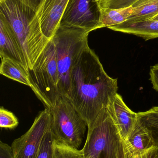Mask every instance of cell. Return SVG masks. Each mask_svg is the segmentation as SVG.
Here are the masks:
<instances>
[{
  "instance_id": "obj_7",
  "label": "cell",
  "mask_w": 158,
  "mask_h": 158,
  "mask_svg": "<svg viewBox=\"0 0 158 158\" xmlns=\"http://www.w3.org/2000/svg\"><path fill=\"white\" fill-rule=\"evenodd\" d=\"M97 0H69L59 27L81 29L90 32L101 28Z\"/></svg>"
},
{
  "instance_id": "obj_15",
  "label": "cell",
  "mask_w": 158,
  "mask_h": 158,
  "mask_svg": "<svg viewBox=\"0 0 158 158\" xmlns=\"http://www.w3.org/2000/svg\"><path fill=\"white\" fill-rule=\"evenodd\" d=\"M132 6L133 12L126 21L128 22L151 20L158 15V0H138Z\"/></svg>"
},
{
  "instance_id": "obj_26",
  "label": "cell",
  "mask_w": 158,
  "mask_h": 158,
  "mask_svg": "<svg viewBox=\"0 0 158 158\" xmlns=\"http://www.w3.org/2000/svg\"><path fill=\"white\" fill-rule=\"evenodd\" d=\"M150 20H158V15L153 18Z\"/></svg>"
},
{
  "instance_id": "obj_22",
  "label": "cell",
  "mask_w": 158,
  "mask_h": 158,
  "mask_svg": "<svg viewBox=\"0 0 158 158\" xmlns=\"http://www.w3.org/2000/svg\"><path fill=\"white\" fill-rule=\"evenodd\" d=\"M124 158H158V146L134 155H125Z\"/></svg>"
},
{
  "instance_id": "obj_1",
  "label": "cell",
  "mask_w": 158,
  "mask_h": 158,
  "mask_svg": "<svg viewBox=\"0 0 158 158\" xmlns=\"http://www.w3.org/2000/svg\"><path fill=\"white\" fill-rule=\"evenodd\" d=\"M117 90V79L107 74L98 56L88 45L73 67L66 97L86 122L87 127L102 110L109 106Z\"/></svg>"
},
{
  "instance_id": "obj_27",
  "label": "cell",
  "mask_w": 158,
  "mask_h": 158,
  "mask_svg": "<svg viewBox=\"0 0 158 158\" xmlns=\"http://www.w3.org/2000/svg\"><path fill=\"white\" fill-rule=\"evenodd\" d=\"M97 1H98V2H101V1H103V0H97Z\"/></svg>"
},
{
  "instance_id": "obj_5",
  "label": "cell",
  "mask_w": 158,
  "mask_h": 158,
  "mask_svg": "<svg viewBox=\"0 0 158 158\" xmlns=\"http://www.w3.org/2000/svg\"><path fill=\"white\" fill-rule=\"evenodd\" d=\"M31 88L39 100L50 110L61 95L55 47L52 40L29 70Z\"/></svg>"
},
{
  "instance_id": "obj_3",
  "label": "cell",
  "mask_w": 158,
  "mask_h": 158,
  "mask_svg": "<svg viewBox=\"0 0 158 158\" xmlns=\"http://www.w3.org/2000/svg\"><path fill=\"white\" fill-rule=\"evenodd\" d=\"M123 141L109 110L104 108L88 127L84 158H124Z\"/></svg>"
},
{
  "instance_id": "obj_19",
  "label": "cell",
  "mask_w": 158,
  "mask_h": 158,
  "mask_svg": "<svg viewBox=\"0 0 158 158\" xmlns=\"http://www.w3.org/2000/svg\"><path fill=\"white\" fill-rule=\"evenodd\" d=\"M55 138L51 127L45 135L36 158H53Z\"/></svg>"
},
{
  "instance_id": "obj_23",
  "label": "cell",
  "mask_w": 158,
  "mask_h": 158,
  "mask_svg": "<svg viewBox=\"0 0 158 158\" xmlns=\"http://www.w3.org/2000/svg\"><path fill=\"white\" fill-rule=\"evenodd\" d=\"M22 3L38 13L41 10L45 0H18Z\"/></svg>"
},
{
  "instance_id": "obj_13",
  "label": "cell",
  "mask_w": 158,
  "mask_h": 158,
  "mask_svg": "<svg viewBox=\"0 0 158 158\" xmlns=\"http://www.w3.org/2000/svg\"><path fill=\"white\" fill-rule=\"evenodd\" d=\"M114 31L132 34L148 40L158 38V20H145L137 22L125 21L109 27Z\"/></svg>"
},
{
  "instance_id": "obj_6",
  "label": "cell",
  "mask_w": 158,
  "mask_h": 158,
  "mask_svg": "<svg viewBox=\"0 0 158 158\" xmlns=\"http://www.w3.org/2000/svg\"><path fill=\"white\" fill-rule=\"evenodd\" d=\"M50 110L55 139L79 149L85 136L86 122L66 97L61 96Z\"/></svg>"
},
{
  "instance_id": "obj_4",
  "label": "cell",
  "mask_w": 158,
  "mask_h": 158,
  "mask_svg": "<svg viewBox=\"0 0 158 158\" xmlns=\"http://www.w3.org/2000/svg\"><path fill=\"white\" fill-rule=\"evenodd\" d=\"M90 32L81 29L59 27L52 39L55 47L60 95L66 97L73 67L88 46Z\"/></svg>"
},
{
  "instance_id": "obj_8",
  "label": "cell",
  "mask_w": 158,
  "mask_h": 158,
  "mask_svg": "<svg viewBox=\"0 0 158 158\" xmlns=\"http://www.w3.org/2000/svg\"><path fill=\"white\" fill-rule=\"evenodd\" d=\"M51 124V112L46 108L39 113L27 132L13 141L11 148L14 158H36Z\"/></svg>"
},
{
  "instance_id": "obj_11",
  "label": "cell",
  "mask_w": 158,
  "mask_h": 158,
  "mask_svg": "<svg viewBox=\"0 0 158 158\" xmlns=\"http://www.w3.org/2000/svg\"><path fill=\"white\" fill-rule=\"evenodd\" d=\"M108 107L124 142L137 122V113L132 111L118 94Z\"/></svg>"
},
{
  "instance_id": "obj_2",
  "label": "cell",
  "mask_w": 158,
  "mask_h": 158,
  "mask_svg": "<svg viewBox=\"0 0 158 158\" xmlns=\"http://www.w3.org/2000/svg\"><path fill=\"white\" fill-rule=\"evenodd\" d=\"M0 14L14 31L31 70L50 40L43 33L38 13L18 0H0Z\"/></svg>"
},
{
  "instance_id": "obj_9",
  "label": "cell",
  "mask_w": 158,
  "mask_h": 158,
  "mask_svg": "<svg viewBox=\"0 0 158 158\" xmlns=\"http://www.w3.org/2000/svg\"><path fill=\"white\" fill-rule=\"evenodd\" d=\"M69 0H45L38 12L41 28L48 40L53 37L60 26V22Z\"/></svg>"
},
{
  "instance_id": "obj_16",
  "label": "cell",
  "mask_w": 158,
  "mask_h": 158,
  "mask_svg": "<svg viewBox=\"0 0 158 158\" xmlns=\"http://www.w3.org/2000/svg\"><path fill=\"white\" fill-rule=\"evenodd\" d=\"M100 7V22L103 28H109L125 22L133 12L132 6L120 9Z\"/></svg>"
},
{
  "instance_id": "obj_18",
  "label": "cell",
  "mask_w": 158,
  "mask_h": 158,
  "mask_svg": "<svg viewBox=\"0 0 158 158\" xmlns=\"http://www.w3.org/2000/svg\"><path fill=\"white\" fill-rule=\"evenodd\" d=\"M53 158H84L82 150L73 148L55 139Z\"/></svg>"
},
{
  "instance_id": "obj_25",
  "label": "cell",
  "mask_w": 158,
  "mask_h": 158,
  "mask_svg": "<svg viewBox=\"0 0 158 158\" xmlns=\"http://www.w3.org/2000/svg\"><path fill=\"white\" fill-rule=\"evenodd\" d=\"M150 76L153 88L158 92V64L151 67Z\"/></svg>"
},
{
  "instance_id": "obj_17",
  "label": "cell",
  "mask_w": 158,
  "mask_h": 158,
  "mask_svg": "<svg viewBox=\"0 0 158 158\" xmlns=\"http://www.w3.org/2000/svg\"><path fill=\"white\" fill-rule=\"evenodd\" d=\"M138 118L147 128L156 146H158V106L137 113Z\"/></svg>"
},
{
  "instance_id": "obj_24",
  "label": "cell",
  "mask_w": 158,
  "mask_h": 158,
  "mask_svg": "<svg viewBox=\"0 0 158 158\" xmlns=\"http://www.w3.org/2000/svg\"><path fill=\"white\" fill-rule=\"evenodd\" d=\"M0 158H14L11 146L2 141L0 142Z\"/></svg>"
},
{
  "instance_id": "obj_10",
  "label": "cell",
  "mask_w": 158,
  "mask_h": 158,
  "mask_svg": "<svg viewBox=\"0 0 158 158\" xmlns=\"http://www.w3.org/2000/svg\"><path fill=\"white\" fill-rule=\"evenodd\" d=\"M0 57H6L19 63L29 71L20 44L5 18L0 14Z\"/></svg>"
},
{
  "instance_id": "obj_20",
  "label": "cell",
  "mask_w": 158,
  "mask_h": 158,
  "mask_svg": "<svg viewBox=\"0 0 158 158\" xmlns=\"http://www.w3.org/2000/svg\"><path fill=\"white\" fill-rule=\"evenodd\" d=\"M18 120L11 111L1 107L0 108V127L5 129H14L17 127Z\"/></svg>"
},
{
  "instance_id": "obj_21",
  "label": "cell",
  "mask_w": 158,
  "mask_h": 158,
  "mask_svg": "<svg viewBox=\"0 0 158 158\" xmlns=\"http://www.w3.org/2000/svg\"><path fill=\"white\" fill-rule=\"evenodd\" d=\"M138 0H103L99 2L100 6L113 9L127 8L132 6Z\"/></svg>"
},
{
  "instance_id": "obj_12",
  "label": "cell",
  "mask_w": 158,
  "mask_h": 158,
  "mask_svg": "<svg viewBox=\"0 0 158 158\" xmlns=\"http://www.w3.org/2000/svg\"><path fill=\"white\" fill-rule=\"evenodd\" d=\"M124 154L134 155L156 146L151 134L138 118L133 129L124 141Z\"/></svg>"
},
{
  "instance_id": "obj_14",
  "label": "cell",
  "mask_w": 158,
  "mask_h": 158,
  "mask_svg": "<svg viewBox=\"0 0 158 158\" xmlns=\"http://www.w3.org/2000/svg\"><path fill=\"white\" fill-rule=\"evenodd\" d=\"M0 74L28 86H31L29 71L22 65L6 57L1 58Z\"/></svg>"
}]
</instances>
